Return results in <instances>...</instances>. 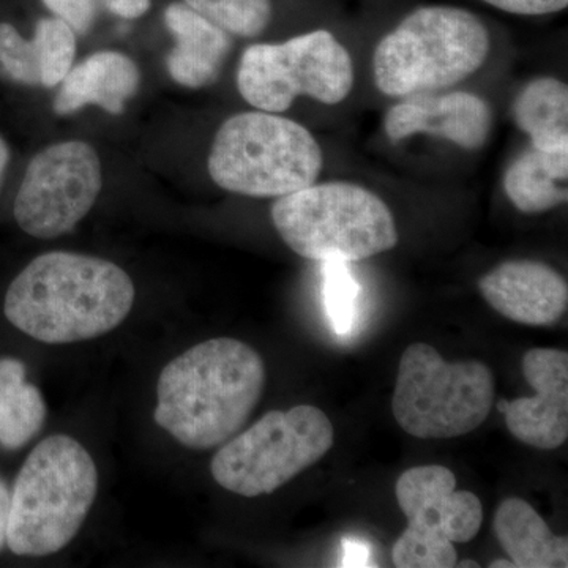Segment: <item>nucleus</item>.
<instances>
[{
  "label": "nucleus",
  "mask_w": 568,
  "mask_h": 568,
  "mask_svg": "<svg viewBox=\"0 0 568 568\" xmlns=\"http://www.w3.org/2000/svg\"><path fill=\"white\" fill-rule=\"evenodd\" d=\"M134 284L118 264L70 252L40 254L11 282L3 313L22 334L70 345L110 334L132 312Z\"/></svg>",
  "instance_id": "obj_1"
},
{
  "label": "nucleus",
  "mask_w": 568,
  "mask_h": 568,
  "mask_svg": "<svg viewBox=\"0 0 568 568\" xmlns=\"http://www.w3.org/2000/svg\"><path fill=\"white\" fill-rule=\"evenodd\" d=\"M265 384L263 357L241 339H207L164 366L153 418L182 446L209 450L241 433Z\"/></svg>",
  "instance_id": "obj_2"
},
{
  "label": "nucleus",
  "mask_w": 568,
  "mask_h": 568,
  "mask_svg": "<svg viewBox=\"0 0 568 568\" xmlns=\"http://www.w3.org/2000/svg\"><path fill=\"white\" fill-rule=\"evenodd\" d=\"M97 493L99 470L77 439L41 440L14 481L7 547L31 558L61 551L80 532Z\"/></svg>",
  "instance_id": "obj_3"
},
{
  "label": "nucleus",
  "mask_w": 568,
  "mask_h": 568,
  "mask_svg": "<svg viewBox=\"0 0 568 568\" xmlns=\"http://www.w3.org/2000/svg\"><path fill=\"white\" fill-rule=\"evenodd\" d=\"M489 48L487 26L473 11L422 7L377 43L373 78L394 99L443 91L480 70Z\"/></svg>",
  "instance_id": "obj_4"
},
{
  "label": "nucleus",
  "mask_w": 568,
  "mask_h": 568,
  "mask_svg": "<svg viewBox=\"0 0 568 568\" xmlns=\"http://www.w3.org/2000/svg\"><path fill=\"white\" fill-rule=\"evenodd\" d=\"M271 215L284 244L320 263L368 260L398 244L388 205L355 183H313L278 197Z\"/></svg>",
  "instance_id": "obj_5"
},
{
  "label": "nucleus",
  "mask_w": 568,
  "mask_h": 568,
  "mask_svg": "<svg viewBox=\"0 0 568 568\" xmlns=\"http://www.w3.org/2000/svg\"><path fill=\"white\" fill-rule=\"evenodd\" d=\"M323 166V151L305 126L260 110L231 115L216 132L207 162L220 189L250 197L298 192L316 183Z\"/></svg>",
  "instance_id": "obj_6"
},
{
  "label": "nucleus",
  "mask_w": 568,
  "mask_h": 568,
  "mask_svg": "<svg viewBox=\"0 0 568 568\" xmlns=\"http://www.w3.org/2000/svg\"><path fill=\"white\" fill-rule=\"evenodd\" d=\"M496 384L484 362L450 364L426 343L407 346L399 358L392 413L407 435L452 439L487 420Z\"/></svg>",
  "instance_id": "obj_7"
},
{
  "label": "nucleus",
  "mask_w": 568,
  "mask_h": 568,
  "mask_svg": "<svg viewBox=\"0 0 568 568\" xmlns=\"http://www.w3.org/2000/svg\"><path fill=\"white\" fill-rule=\"evenodd\" d=\"M334 440V425L320 407L272 410L223 444L212 458V477L234 495H272L321 462Z\"/></svg>",
  "instance_id": "obj_8"
},
{
  "label": "nucleus",
  "mask_w": 568,
  "mask_h": 568,
  "mask_svg": "<svg viewBox=\"0 0 568 568\" xmlns=\"http://www.w3.org/2000/svg\"><path fill=\"white\" fill-rule=\"evenodd\" d=\"M353 85L349 51L325 29L283 43L252 44L237 70V88L245 102L275 114L290 110L298 97L342 103Z\"/></svg>",
  "instance_id": "obj_9"
},
{
  "label": "nucleus",
  "mask_w": 568,
  "mask_h": 568,
  "mask_svg": "<svg viewBox=\"0 0 568 568\" xmlns=\"http://www.w3.org/2000/svg\"><path fill=\"white\" fill-rule=\"evenodd\" d=\"M396 500L407 528L395 541L398 568L457 567L454 544H467L484 525V506L470 491H457V477L439 465L410 467L396 480Z\"/></svg>",
  "instance_id": "obj_10"
},
{
  "label": "nucleus",
  "mask_w": 568,
  "mask_h": 568,
  "mask_svg": "<svg viewBox=\"0 0 568 568\" xmlns=\"http://www.w3.org/2000/svg\"><path fill=\"white\" fill-rule=\"evenodd\" d=\"M99 153L84 141H63L37 153L22 175L13 215L26 234L61 237L91 212L102 192Z\"/></svg>",
  "instance_id": "obj_11"
},
{
  "label": "nucleus",
  "mask_w": 568,
  "mask_h": 568,
  "mask_svg": "<svg viewBox=\"0 0 568 568\" xmlns=\"http://www.w3.org/2000/svg\"><path fill=\"white\" fill-rule=\"evenodd\" d=\"M523 375L536 390L529 398L497 403L510 435L526 446L555 450L568 439V354L534 347L521 362Z\"/></svg>",
  "instance_id": "obj_12"
},
{
  "label": "nucleus",
  "mask_w": 568,
  "mask_h": 568,
  "mask_svg": "<svg viewBox=\"0 0 568 568\" xmlns=\"http://www.w3.org/2000/svg\"><path fill=\"white\" fill-rule=\"evenodd\" d=\"M491 129L493 112L488 102L476 93L462 91L405 97L384 118V132L390 141L429 134L466 151L484 148Z\"/></svg>",
  "instance_id": "obj_13"
},
{
  "label": "nucleus",
  "mask_w": 568,
  "mask_h": 568,
  "mask_svg": "<svg viewBox=\"0 0 568 568\" xmlns=\"http://www.w3.org/2000/svg\"><path fill=\"white\" fill-rule=\"evenodd\" d=\"M478 291L497 313L518 324L545 327L567 312L566 278L538 261H506L478 280Z\"/></svg>",
  "instance_id": "obj_14"
},
{
  "label": "nucleus",
  "mask_w": 568,
  "mask_h": 568,
  "mask_svg": "<svg viewBox=\"0 0 568 568\" xmlns=\"http://www.w3.org/2000/svg\"><path fill=\"white\" fill-rule=\"evenodd\" d=\"M77 37L54 17L37 21L32 39H24L10 22H0V69L18 84L55 88L73 67Z\"/></svg>",
  "instance_id": "obj_15"
},
{
  "label": "nucleus",
  "mask_w": 568,
  "mask_h": 568,
  "mask_svg": "<svg viewBox=\"0 0 568 568\" xmlns=\"http://www.w3.org/2000/svg\"><path fill=\"white\" fill-rule=\"evenodd\" d=\"M164 22L175 40L166 59L171 78L189 89H203L219 80L233 50L230 33L181 2L164 10Z\"/></svg>",
  "instance_id": "obj_16"
},
{
  "label": "nucleus",
  "mask_w": 568,
  "mask_h": 568,
  "mask_svg": "<svg viewBox=\"0 0 568 568\" xmlns=\"http://www.w3.org/2000/svg\"><path fill=\"white\" fill-rule=\"evenodd\" d=\"M140 84V69L133 59L118 51H99L71 67L52 108L55 114L69 115L95 104L110 114H122Z\"/></svg>",
  "instance_id": "obj_17"
},
{
  "label": "nucleus",
  "mask_w": 568,
  "mask_h": 568,
  "mask_svg": "<svg viewBox=\"0 0 568 568\" xmlns=\"http://www.w3.org/2000/svg\"><path fill=\"white\" fill-rule=\"evenodd\" d=\"M495 534L500 547L518 568L568 567V541L556 536L536 508L519 497H508L497 507Z\"/></svg>",
  "instance_id": "obj_18"
},
{
  "label": "nucleus",
  "mask_w": 568,
  "mask_h": 568,
  "mask_svg": "<svg viewBox=\"0 0 568 568\" xmlns=\"http://www.w3.org/2000/svg\"><path fill=\"white\" fill-rule=\"evenodd\" d=\"M568 148L538 151L530 148L518 155L504 175V192L519 212L544 213L568 200Z\"/></svg>",
  "instance_id": "obj_19"
},
{
  "label": "nucleus",
  "mask_w": 568,
  "mask_h": 568,
  "mask_svg": "<svg viewBox=\"0 0 568 568\" xmlns=\"http://www.w3.org/2000/svg\"><path fill=\"white\" fill-rule=\"evenodd\" d=\"M511 118L538 151L568 148V88L558 78L529 81L515 97Z\"/></svg>",
  "instance_id": "obj_20"
},
{
  "label": "nucleus",
  "mask_w": 568,
  "mask_h": 568,
  "mask_svg": "<svg viewBox=\"0 0 568 568\" xmlns=\"http://www.w3.org/2000/svg\"><path fill=\"white\" fill-rule=\"evenodd\" d=\"M47 403L39 387L26 381V365L0 358V446L17 450L39 435Z\"/></svg>",
  "instance_id": "obj_21"
},
{
  "label": "nucleus",
  "mask_w": 568,
  "mask_h": 568,
  "mask_svg": "<svg viewBox=\"0 0 568 568\" xmlns=\"http://www.w3.org/2000/svg\"><path fill=\"white\" fill-rule=\"evenodd\" d=\"M186 6L230 36L254 39L272 21V0H185Z\"/></svg>",
  "instance_id": "obj_22"
},
{
  "label": "nucleus",
  "mask_w": 568,
  "mask_h": 568,
  "mask_svg": "<svg viewBox=\"0 0 568 568\" xmlns=\"http://www.w3.org/2000/svg\"><path fill=\"white\" fill-rule=\"evenodd\" d=\"M361 284L345 261H324L323 301L325 313L338 335H349L358 316Z\"/></svg>",
  "instance_id": "obj_23"
},
{
  "label": "nucleus",
  "mask_w": 568,
  "mask_h": 568,
  "mask_svg": "<svg viewBox=\"0 0 568 568\" xmlns=\"http://www.w3.org/2000/svg\"><path fill=\"white\" fill-rule=\"evenodd\" d=\"M54 18L65 22L77 33L85 36L102 10V0H41Z\"/></svg>",
  "instance_id": "obj_24"
},
{
  "label": "nucleus",
  "mask_w": 568,
  "mask_h": 568,
  "mask_svg": "<svg viewBox=\"0 0 568 568\" xmlns=\"http://www.w3.org/2000/svg\"><path fill=\"white\" fill-rule=\"evenodd\" d=\"M500 11L519 17H544L559 13L568 7V0H481Z\"/></svg>",
  "instance_id": "obj_25"
},
{
  "label": "nucleus",
  "mask_w": 568,
  "mask_h": 568,
  "mask_svg": "<svg viewBox=\"0 0 568 568\" xmlns=\"http://www.w3.org/2000/svg\"><path fill=\"white\" fill-rule=\"evenodd\" d=\"M102 9L123 20H138L151 9V0H102Z\"/></svg>",
  "instance_id": "obj_26"
},
{
  "label": "nucleus",
  "mask_w": 568,
  "mask_h": 568,
  "mask_svg": "<svg viewBox=\"0 0 568 568\" xmlns=\"http://www.w3.org/2000/svg\"><path fill=\"white\" fill-rule=\"evenodd\" d=\"M343 567H369L372 549L361 538H345L343 540Z\"/></svg>",
  "instance_id": "obj_27"
},
{
  "label": "nucleus",
  "mask_w": 568,
  "mask_h": 568,
  "mask_svg": "<svg viewBox=\"0 0 568 568\" xmlns=\"http://www.w3.org/2000/svg\"><path fill=\"white\" fill-rule=\"evenodd\" d=\"M11 510V493L6 481L0 478V549L7 545Z\"/></svg>",
  "instance_id": "obj_28"
},
{
  "label": "nucleus",
  "mask_w": 568,
  "mask_h": 568,
  "mask_svg": "<svg viewBox=\"0 0 568 568\" xmlns=\"http://www.w3.org/2000/svg\"><path fill=\"white\" fill-rule=\"evenodd\" d=\"M11 153L9 144L3 140L2 134H0V186H2L3 181H6L7 171H9Z\"/></svg>",
  "instance_id": "obj_29"
},
{
  "label": "nucleus",
  "mask_w": 568,
  "mask_h": 568,
  "mask_svg": "<svg viewBox=\"0 0 568 568\" xmlns=\"http://www.w3.org/2000/svg\"><path fill=\"white\" fill-rule=\"evenodd\" d=\"M489 567H491V568H503V567L517 568V567H515V564L511 562V560H504V559L495 560V562L489 564Z\"/></svg>",
  "instance_id": "obj_30"
},
{
  "label": "nucleus",
  "mask_w": 568,
  "mask_h": 568,
  "mask_svg": "<svg viewBox=\"0 0 568 568\" xmlns=\"http://www.w3.org/2000/svg\"><path fill=\"white\" fill-rule=\"evenodd\" d=\"M458 567H480L476 562V560H462V562H457Z\"/></svg>",
  "instance_id": "obj_31"
}]
</instances>
